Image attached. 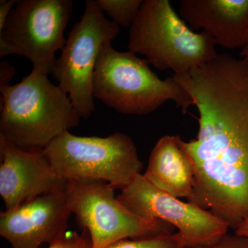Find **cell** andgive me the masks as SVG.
Instances as JSON below:
<instances>
[{
    "instance_id": "1",
    "label": "cell",
    "mask_w": 248,
    "mask_h": 248,
    "mask_svg": "<svg viewBox=\"0 0 248 248\" xmlns=\"http://www.w3.org/2000/svg\"><path fill=\"white\" fill-rule=\"evenodd\" d=\"M178 82L200 115L197 138L182 141L193 167L195 204L235 230L248 216V61L221 53Z\"/></svg>"
},
{
    "instance_id": "2",
    "label": "cell",
    "mask_w": 248,
    "mask_h": 248,
    "mask_svg": "<svg viewBox=\"0 0 248 248\" xmlns=\"http://www.w3.org/2000/svg\"><path fill=\"white\" fill-rule=\"evenodd\" d=\"M0 93V137L22 149L44 151L81 119L68 94L37 70Z\"/></svg>"
},
{
    "instance_id": "3",
    "label": "cell",
    "mask_w": 248,
    "mask_h": 248,
    "mask_svg": "<svg viewBox=\"0 0 248 248\" xmlns=\"http://www.w3.org/2000/svg\"><path fill=\"white\" fill-rule=\"evenodd\" d=\"M149 64L133 52L118 51L106 44L93 75L94 97L124 115H148L169 101L187 113L194 106L190 94L174 77L160 79Z\"/></svg>"
},
{
    "instance_id": "4",
    "label": "cell",
    "mask_w": 248,
    "mask_h": 248,
    "mask_svg": "<svg viewBox=\"0 0 248 248\" xmlns=\"http://www.w3.org/2000/svg\"><path fill=\"white\" fill-rule=\"evenodd\" d=\"M215 41L197 32L173 9L169 0H143L129 29V51L141 54L150 64L173 75L187 73L216 58Z\"/></svg>"
},
{
    "instance_id": "5",
    "label": "cell",
    "mask_w": 248,
    "mask_h": 248,
    "mask_svg": "<svg viewBox=\"0 0 248 248\" xmlns=\"http://www.w3.org/2000/svg\"><path fill=\"white\" fill-rule=\"evenodd\" d=\"M44 153L67 182L104 181L115 190L125 188L143 168L133 140L121 133L98 138L76 136L66 130Z\"/></svg>"
},
{
    "instance_id": "6",
    "label": "cell",
    "mask_w": 248,
    "mask_h": 248,
    "mask_svg": "<svg viewBox=\"0 0 248 248\" xmlns=\"http://www.w3.org/2000/svg\"><path fill=\"white\" fill-rule=\"evenodd\" d=\"M73 8L72 0H17L0 32V57H24L33 69L52 74Z\"/></svg>"
},
{
    "instance_id": "7",
    "label": "cell",
    "mask_w": 248,
    "mask_h": 248,
    "mask_svg": "<svg viewBox=\"0 0 248 248\" xmlns=\"http://www.w3.org/2000/svg\"><path fill=\"white\" fill-rule=\"evenodd\" d=\"M115 189L104 181L68 182L67 200L79 227L89 232L93 248L115 241L172 234L173 226L161 220L143 218L121 203Z\"/></svg>"
},
{
    "instance_id": "8",
    "label": "cell",
    "mask_w": 248,
    "mask_h": 248,
    "mask_svg": "<svg viewBox=\"0 0 248 248\" xmlns=\"http://www.w3.org/2000/svg\"><path fill=\"white\" fill-rule=\"evenodd\" d=\"M120 31L94 0H87L84 14L72 28L57 60L52 74L81 118H89L95 110L93 82L96 63L104 46L115 40Z\"/></svg>"
},
{
    "instance_id": "9",
    "label": "cell",
    "mask_w": 248,
    "mask_h": 248,
    "mask_svg": "<svg viewBox=\"0 0 248 248\" xmlns=\"http://www.w3.org/2000/svg\"><path fill=\"white\" fill-rule=\"evenodd\" d=\"M117 200L140 217L161 220L178 229L186 248L215 242L228 233L229 225L210 211L183 202L139 174L122 190Z\"/></svg>"
},
{
    "instance_id": "10",
    "label": "cell",
    "mask_w": 248,
    "mask_h": 248,
    "mask_svg": "<svg viewBox=\"0 0 248 248\" xmlns=\"http://www.w3.org/2000/svg\"><path fill=\"white\" fill-rule=\"evenodd\" d=\"M0 195L6 211L40 196L66 190L68 182L54 169L44 151L17 148L0 137Z\"/></svg>"
},
{
    "instance_id": "11",
    "label": "cell",
    "mask_w": 248,
    "mask_h": 248,
    "mask_svg": "<svg viewBox=\"0 0 248 248\" xmlns=\"http://www.w3.org/2000/svg\"><path fill=\"white\" fill-rule=\"evenodd\" d=\"M72 212L66 192L40 196L0 214V235L12 248H38L66 234Z\"/></svg>"
},
{
    "instance_id": "12",
    "label": "cell",
    "mask_w": 248,
    "mask_h": 248,
    "mask_svg": "<svg viewBox=\"0 0 248 248\" xmlns=\"http://www.w3.org/2000/svg\"><path fill=\"white\" fill-rule=\"evenodd\" d=\"M179 16L194 31L208 34L215 45L242 48L248 38V0H182Z\"/></svg>"
},
{
    "instance_id": "13",
    "label": "cell",
    "mask_w": 248,
    "mask_h": 248,
    "mask_svg": "<svg viewBox=\"0 0 248 248\" xmlns=\"http://www.w3.org/2000/svg\"><path fill=\"white\" fill-rule=\"evenodd\" d=\"M177 135H165L152 150L146 172L143 174L155 187L195 203V176L190 159Z\"/></svg>"
},
{
    "instance_id": "14",
    "label": "cell",
    "mask_w": 248,
    "mask_h": 248,
    "mask_svg": "<svg viewBox=\"0 0 248 248\" xmlns=\"http://www.w3.org/2000/svg\"><path fill=\"white\" fill-rule=\"evenodd\" d=\"M103 13H107L112 21L120 27L133 25L141 8L143 0H94Z\"/></svg>"
},
{
    "instance_id": "15",
    "label": "cell",
    "mask_w": 248,
    "mask_h": 248,
    "mask_svg": "<svg viewBox=\"0 0 248 248\" xmlns=\"http://www.w3.org/2000/svg\"><path fill=\"white\" fill-rule=\"evenodd\" d=\"M104 248H186L179 232L158 235L140 239H123L108 245Z\"/></svg>"
},
{
    "instance_id": "16",
    "label": "cell",
    "mask_w": 248,
    "mask_h": 248,
    "mask_svg": "<svg viewBox=\"0 0 248 248\" xmlns=\"http://www.w3.org/2000/svg\"><path fill=\"white\" fill-rule=\"evenodd\" d=\"M48 248H93L89 232L83 230L81 234L78 232L65 234L63 237L49 245Z\"/></svg>"
},
{
    "instance_id": "17",
    "label": "cell",
    "mask_w": 248,
    "mask_h": 248,
    "mask_svg": "<svg viewBox=\"0 0 248 248\" xmlns=\"http://www.w3.org/2000/svg\"><path fill=\"white\" fill-rule=\"evenodd\" d=\"M192 248H248V239L235 233H227L215 242Z\"/></svg>"
},
{
    "instance_id": "18",
    "label": "cell",
    "mask_w": 248,
    "mask_h": 248,
    "mask_svg": "<svg viewBox=\"0 0 248 248\" xmlns=\"http://www.w3.org/2000/svg\"><path fill=\"white\" fill-rule=\"evenodd\" d=\"M16 74L14 67L4 60L0 63V87L9 86V83Z\"/></svg>"
},
{
    "instance_id": "19",
    "label": "cell",
    "mask_w": 248,
    "mask_h": 248,
    "mask_svg": "<svg viewBox=\"0 0 248 248\" xmlns=\"http://www.w3.org/2000/svg\"><path fill=\"white\" fill-rule=\"evenodd\" d=\"M17 0H1L0 1V32L4 29L6 19L14 9Z\"/></svg>"
},
{
    "instance_id": "20",
    "label": "cell",
    "mask_w": 248,
    "mask_h": 248,
    "mask_svg": "<svg viewBox=\"0 0 248 248\" xmlns=\"http://www.w3.org/2000/svg\"><path fill=\"white\" fill-rule=\"evenodd\" d=\"M235 234L244 236L248 239V216L241 221L237 228L234 230Z\"/></svg>"
},
{
    "instance_id": "21",
    "label": "cell",
    "mask_w": 248,
    "mask_h": 248,
    "mask_svg": "<svg viewBox=\"0 0 248 248\" xmlns=\"http://www.w3.org/2000/svg\"><path fill=\"white\" fill-rule=\"evenodd\" d=\"M240 56H241V58L244 59V60H248V38L246 45L241 49Z\"/></svg>"
}]
</instances>
